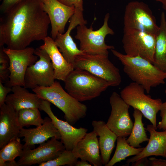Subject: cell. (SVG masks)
<instances>
[{"mask_svg":"<svg viewBox=\"0 0 166 166\" xmlns=\"http://www.w3.org/2000/svg\"><path fill=\"white\" fill-rule=\"evenodd\" d=\"M0 148L11 140L19 137L21 128L18 112L5 103L0 106Z\"/></svg>","mask_w":166,"mask_h":166,"instance_id":"ac0fdd59","label":"cell"},{"mask_svg":"<svg viewBox=\"0 0 166 166\" xmlns=\"http://www.w3.org/2000/svg\"><path fill=\"white\" fill-rule=\"evenodd\" d=\"M64 82L67 92L81 102L98 97L110 86L105 80L86 70L78 69L70 72Z\"/></svg>","mask_w":166,"mask_h":166,"instance_id":"277c9868","label":"cell"},{"mask_svg":"<svg viewBox=\"0 0 166 166\" xmlns=\"http://www.w3.org/2000/svg\"><path fill=\"white\" fill-rule=\"evenodd\" d=\"M97 136L93 130L87 133L72 151L81 160L87 161L94 166H101L103 164Z\"/></svg>","mask_w":166,"mask_h":166,"instance_id":"d6986e66","label":"cell"},{"mask_svg":"<svg viewBox=\"0 0 166 166\" xmlns=\"http://www.w3.org/2000/svg\"><path fill=\"white\" fill-rule=\"evenodd\" d=\"M161 4L163 9L166 11V0H155Z\"/></svg>","mask_w":166,"mask_h":166,"instance_id":"74e56055","label":"cell"},{"mask_svg":"<svg viewBox=\"0 0 166 166\" xmlns=\"http://www.w3.org/2000/svg\"><path fill=\"white\" fill-rule=\"evenodd\" d=\"M34 54L39 59L27 68L24 87L33 89L37 87L50 86L55 81L51 60L46 51L40 48L35 49Z\"/></svg>","mask_w":166,"mask_h":166,"instance_id":"30bf717a","label":"cell"},{"mask_svg":"<svg viewBox=\"0 0 166 166\" xmlns=\"http://www.w3.org/2000/svg\"><path fill=\"white\" fill-rule=\"evenodd\" d=\"M32 90L40 98L48 101L62 111L66 121L72 125L86 116V106L66 92L59 82L55 81L49 87H37Z\"/></svg>","mask_w":166,"mask_h":166,"instance_id":"3957f363","label":"cell"},{"mask_svg":"<svg viewBox=\"0 0 166 166\" xmlns=\"http://www.w3.org/2000/svg\"><path fill=\"white\" fill-rule=\"evenodd\" d=\"M0 149V166H4L6 162H17L15 159L22 155L23 145L20 137H18L10 140Z\"/></svg>","mask_w":166,"mask_h":166,"instance_id":"4316f807","label":"cell"},{"mask_svg":"<svg viewBox=\"0 0 166 166\" xmlns=\"http://www.w3.org/2000/svg\"><path fill=\"white\" fill-rule=\"evenodd\" d=\"M50 105V102L42 99L39 109L44 111L51 119L60 134L61 141L65 149L72 151L77 143L87 133L88 129L82 127L75 128L67 121L59 119L54 114Z\"/></svg>","mask_w":166,"mask_h":166,"instance_id":"5bb4252c","label":"cell"},{"mask_svg":"<svg viewBox=\"0 0 166 166\" xmlns=\"http://www.w3.org/2000/svg\"><path fill=\"white\" fill-rule=\"evenodd\" d=\"M4 46H0V81L5 83L9 80L10 61L3 50Z\"/></svg>","mask_w":166,"mask_h":166,"instance_id":"f546056e","label":"cell"},{"mask_svg":"<svg viewBox=\"0 0 166 166\" xmlns=\"http://www.w3.org/2000/svg\"><path fill=\"white\" fill-rule=\"evenodd\" d=\"M44 119V123L35 128H21L19 137H24L23 150L32 149L35 144L44 143L53 137L60 139V134L50 118L46 117Z\"/></svg>","mask_w":166,"mask_h":166,"instance_id":"e0dca14e","label":"cell"},{"mask_svg":"<svg viewBox=\"0 0 166 166\" xmlns=\"http://www.w3.org/2000/svg\"><path fill=\"white\" fill-rule=\"evenodd\" d=\"M146 129L150 135L148 144L141 152L128 159L127 165L150 156H160L166 158V130L157 131L152 124L148 125Z\"/></svg>","mask_w":166,"mask_h":166,"instance_id":"ffe728a7","label":"cell"},{"mask_svg":"<svg viewBox=\"0 0 166 166\" xmlns=\"http://www.w3.org/2000/svg\"><path fill=\"white\" fill-rule=\"evenodd\" d=\"M124 30H139L155 35L159 27L148 5L142 2L132 1L126 6L124 17Z\"/></svg>","mask_w":166,"mask_h":166,"instance_id":"ba28073f","label":"cell"},{"mask_svg":"<svg viewBox=\"0 0 166 166\" xmlns=\"http://www.w3.org/2000/svg\"><path fill=\"white\" fill-rule=\"evenodd\" d=\"M35 50L32 47L15 50L3 47V50L10 61L9 80L5 83V85L11 88L16 85L24 86L25 76L27 68L38 60V56L34 54Z\"/></svg>","mask_w":166,"mask_h":166,"instance_id":"8fae6325","label":"cell"},{"mask_svg":"<svg viewBox=\"0 0 166 166\" xmlns=\"http://www.w3.org/2000/svg\"><path fill=\"white\" fill-rule=\"evenodd\" d=\"M145 91L142 86L132 82L121 91L120 95L130 106L140 111L156 130V115L163 102L160 98L153 99L146 94Z\"/></svg>","mask_w":166,"mask_h":166,"instance_id":"52a82bcc","label":"cell"},{"mask_svg":"<svg viewBox=\"0 0 166 166\" xmlns=\"http://www.w3.org/2000/svg\"><path fill=\"white\" fill-rule=\"evenodd\" d=\"M165 160L166 161V160Z\"/></svg>","mask_w":166,"mask_h":166,"instance_id":"ab89813d","label":"cell"},{"mask_svg":"<svg viewBox=\"0 0 166 166\" xmlns=\"http://www.w3.org/2000/svg\"><path fill=\"white\" fill-rule=\"evenodd\" d=\"M38 108H26L18 112V121L21 128L30 125L39 126L42 124L45 119L41 117Z\"/></svg>","mask_w":166,"mask_h":166,"instance_id":"83f0119b","label":"cell"},{"mask_svg":"<svg viewBox=\"0 0 166 166\" xmlns=\"http://www.w3.org/2000/svg\"><path fill=\"white\" fill-rule=\"evenodd\" d=\"M159 111H160L161 120L157 125V128L159 129L164 130H166V101L162 103Z\"/></svg>","mask_w":166,"mask_h":166,"instance_id":"1f68e13d","label":"cell"},{"mask_svg":"<svg viewBox=\"0 0 166 166\" xmlns=\"http://www.w3.org/2000/svg\"><path fill=\"white\" fill-rule=\"evenodd\" d=\"M0 81V106L5 103V100L8 94L12 92V88L4 85Z\"/></svg>","mask_w":166,"mask_h":166,"instance_id":"d6a6232c","label":"cell"},{"mask_svg":"<svg viewBox=\"0 0 166 166\" xmlns=\"http://www.w3.org/2000/svg\"><path fill=\"white\" fill-rule=\"evenodd\" d=\"M132 166H150V161L148 157H144L132 163Z\"/></svg>","mask_w":166,"mask_h":166,"instance_id":"d590c367","label":"cell"},{"mask_svg":"<svg viewBox=\"0 0 166 166\" xmlns=\"http://www.w3.org/2000/svg\"><path fill=\"white\" fill-rule=\"evenodd\" d=\"M93 131L99 136V144L102 161L105 166L110 160L117 136L103 121H93Z\"/></svg>","mask_w":166,"mask_h":166,"instance_id":"603a6c76","label":"cell"},{"mask_svg":"<svg viewBox=\"0 0 166 166\" xmlns=\"http://www.w3.org/2000/svg\"><path fill=\"white\" fill-rule=\"evenodd\" d=\"M115 151L112 159L105 166H113L124 160L128 157L136 155L141 152L144 147L134 148L127 142L125 137L118 136Z\"/></svg>","mask_w":166,"mask_h":166,"instance_id":"484cf974","label":"cell"},{"mask_svg":"<svg viewBox=\"0 0 166 166\" xmlns=\"http://www.w3.org/2000/svg\"><path fill=\"white\" fill-rule=\"evenodd\" d=\"M92 165L89 164L87 161L81 160H78L76 163L75 166H91Z\"/></svg>","mask_w":166,"mask_h":166,"instance_id":"8d00e7d4","label":"cell"},{"mask_svg":"<svg viewBox=\"0 0 166 166\" xmlns=\"http://www.w3.org/2000/svg\"><path fill=\"white\" fill-rule=\"evenodd\" d=\"M11 88L12 93L7 95L5 103L18 112L24 109H39L42 99L36 93H31L27 88L19 85Z\"/></svg>","mask_w":166,"mask_h":166,"instance_id":"7402d4cb","label":"cell"},{"mask_svg":"<svg viewBox=\"0 0 166 166\" xmlns=\"http://www.w3.org/2000/svg\"><path fill=\"white\" fill-rule=\"evenodd\" d=\"M78 158L72 151L65 149L55 159L42 163L38 166H75Z\"/></svg>","mask_w":166,"mask_h":166,"instance_id":"f1b7e54d","label":"cell"},{"mask_svg":"<svg viewBox=\"0 0 166 166\" xmlns=\"http://www.w3.org/2000/svg\"><path fill=\"white\" fill-rule=\"evenodd\" d=\"M43 41L44 44L39 48L46 51L51 60L55 79L64 81L74 69L73 66L66 60L51 37L47 36Z\"/></svg>","mask_w":166,"mask_h":166,"instance_id":"44dd1931","label":"cell"},{"mask_svg":"<svg viewBox=\"0 0 166 166\" xmlns=\"http://www.w3.org/2000/svg\"><path fill=\"white\" fill-rule=\"evenodd\" d=\"M150 161V166H166V161L165 160L158 159L155 157L149 159Z\"/></svg>","mask_w":166,"mask_h":166,"instance_id":"e575fe53","label":"cell"},{"mask_svg":"<svg viewBox=\"0 0 166 166\" xmlns=\"http://www.w3.org/2000/svg\"><path fill=\"white\" fill-rule=\"evenodd\" d=\"M74 69L86 70L107 81L110 86H117L121 83L119 70L109 59L108 56L83 53L77 56Z\"/></svg>","mask_w":166,"mask_h":166,"instance_id":"8992f818","label":"cell"},{"mask_svg":"<svg viewBox=\"0 0 166 166\" xmlns=\"http://www.w3.org/2000/svg\"><path fill=\"white\" fill-rule=\"evenodd\" d=\"M43 9L47 14L51 25V37L54 40L58 34L65 32L66 25L75 12V8L57 0H42Z\"/></svg>","mask_w":166,"mask_h":166,"instance_id":"2e32d148","label":"cell"},{"mask_svg":"<svg viewBox=\"0 0 166 166\" xmlns=\"http://www.w3.org/2000/svg\"><path fill=\"white\" fill-rule=\"evenodd\" d=\"M111 50L123 65L125 73L133 82L142 86L147 93L152 88L165 83L166 72L148 60L139 56H129L114 49Z\"/></svg>","mask_w":166,"mask_h":166,"instance_id":"7a4b0ae2","label":"cell"},{"mask_svg":"<svg viewBox=\"0 0 166 166\" xmlns=\"http://www.w3.org/2000/svg\"><path fill=\"white\" fill-rule=\"evenodd\" d=\"M156 37V35L139 30H124L122 42L125 54L141 57L153 64Z\"/></svg>","mask_w":166,"mask_h":166,"instance_id":"9c48e42d","label":"cell"},{"mask_svg":"<svg viewBox=\"0 0 166 166\" xmlns=\"http://www.w3.org/2000/svg\"><path fill=\"white\" fill-rule=\"evenodd\" d=\"M83 12L75 8V13L70 18L67 31L63 34H58L54 40L66 60L73 66L77 56L84 53L77 48L71 35L72 30L75 27L87 24V21L84 18Z\"/></svg>","mask_w":166,"mask_h":166,"instance_id":"9a60e30c","label":"cell"},{"mask_svg":"<svg viewBox=\"0 0 166 166\" xmlns=\"http://www.w3.org/2000/svg\"><path fill=\"white\" fill-rule=\"evenodd\" d=\"M58 140L56 137H53L40 144L36 148L23 150L17 162L18 166L39 165L55 159L65 149L64 144Z\"/></svg>","mask_w":166,"mask_h":166,"instance_id":"4fadbf2b","label":"cell"},{"mask_svg":"<svg viewBox=\"0 0 166 166\" xmlns=\"http://www.w3.org/2000/svg\"><path fill=\"white\" fill-rule=\"evenodd\" d=\"M109 102L111 110L107 125L117 137H126L130 135L134 124L129 114L130 106L116 92L112 93Z\"/></svg>","mask_w":166,"mask_h":166,"instance_id":"7c38bea8","label":"cell"},{"mask_svg":"<svg viewBox=\"0 0 166 166\" xmlns=\"http://www.w3.org/2000/svg\"><path fill=\"white\" fill-rule=\"evenodd\" d=\"M69 6H73L75 9L83 11V0H57Z\"/></svg>","mask_w":166,"mask_h":166,"instance_id":"836d02e7","label":"cell"},{"mask_svg":"<svg viewBox=\"0 0 166 166\" xmlns=\"http://www.w3.org/2000/svg\"><path fill=\"white\" fill-rule=\"evenodd\" d=\"M109 14L107 13L103 25L97 30H93L92 25L89 28H87L85 25L77 26L75 38L79 41V49L84 53L108 56V50L114 49L113 46L107 45L105 42L107 35L114 34L109 26Z\"/></svg>","mask_w":166,"mask_h":166,"instance_id":"5b68a950","label":"cell"},{"mask_svg":"<svg viewBox=\"0 0 166 166\" xmlns=\"http://www.w3.org/2000/svg\"><path fill=\"white\" fill-rule=\"evenodd\" d=\"M158 32L156 35L153 65L166 72V18L164 12L161 14Z\"/></svg>","mask_w":166,"mask_h":166,"instance_id":"cb8c5ba5","label":"cell"},{"mask_svg":"<svg viewBox=\"0 0 166 166\" xmlns=\"http://www.w3.org/2000/svg\"><path fill=\"white\" fill-rule=\"evenodd\" d=\"M24 0H1L0 11L2 14L6 12L14 6Z\"/></svg>","mask_w":166,"mask_h":166,"instance_id":"4dcf8cb0","label":"cell"},{"mask_svg":"<svg viewBox=\"0 0 166 166\" xmlns=\"http://www.w3.org/2000/svg\"><path fill=\"white\" fill-rule=\"evenodd\" d=\"M165 93L166 94V89L165 90Z\"/></svg>","mask_w":166,"mask_h":166,"instance_id":"f35d334b","label":"cell"},{"mask_svg":"<svg viewBox=\"0 0 166 166\" xmlns=\"http://www.w3.org/2000/svg\"><path fill=\"white\" fill-rule=\"evenodd\" d=\"M133 116L134 119L133 127L126 140L131 146L138 148L140 147V144L148 141L149 139L146 134L144 124L142 122L143 116L142 113L139 110L134 109Z\"/></svg>","mask_w":166,"mask_h":166,"instance_id":"d4e9b609","label":"cell"},{"mask_svg":"<svg viewBox=\"0 0 166 166\" xmlns=\"http://www.w3.org/2000/svg\"><path fill=\"white\" fill-rule=\"evenodd\" d=\"M50 24L42 0H24L1 17L0 46L21 50L34 41H44Z\"/></svg>","mask_w":166,"mask_h":166,"instance_id":"6da1fadb","label":"cell"}]
</instances>
